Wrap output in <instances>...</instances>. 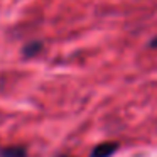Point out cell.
I'll list each match as a JSON object with an SVG mask.
<instances>
[{"instance_id": "cell-1", "label": "cell", "mask_w": 157, "mask_h": 157, "mask_svg": "<svg viewBox=\"0 0 157 157\" xmlns=\"http://www.w3.org/2000/svg\"><path fill=\"white\" fill-rule=\"evenodd\" d=\"M117 149H118V144L117 142H103V144H98L91 150L90 157H112L117 152Z\"/></svg>"}, {"instance_id": "cell-2", "label": "cell", "mask_w": 157, "mask_h": 157, "mask_svg": "<svg viewBox=\"0 0 157 157\" xmlns=\"http://www.w3.org/2000/svg\"><path fill=\"white\" fill-rule=\"evenodd\" d=\"M0 157H27V150L21 145L5 147V149H0Z\"/></svg>"}, {"instance_id": "cell-3", "label": "cell", "mask_w": 157, "mask_h": 157, "mask_svg": "<svg viewBox=\"0 0 157 157\" xmlns=\"http://www.w3.org/2000/svg\"><path fill=\"white\" fill-rule=\"evenodd\" d=\"M41 49H42V44H41V42H32V44H27V46L24 48V56H29V58H31V56L37 54Z\"/></svg>"}, {"instance_id": "cell-4", "label": "cell", "mask_w": 157, "mask_h": 157, "mask_svg": "<svg viewBox=\"0 0 157 157\" xmlns=\"http://www.w3.org/2000/svg\"><path fill=\"white\" fill-rule=\"evenodd\" d=\"M150 48H157V37L152 39V42H150Z\"/></svg>"}, {"instance_id": "cell-5", "label": "cell", "mask_w": 157, "mask_h": 157, "mask_svg": "<svg viewBox=\"0 0 157 157\" xmlns=\"http://www.w3.org/2000/svg\"><path fill=\"white\" fill-rule=\"evenodd\" d=\"M58 157H71V155H58Z\"/></svg>"}]
</instances>
